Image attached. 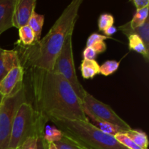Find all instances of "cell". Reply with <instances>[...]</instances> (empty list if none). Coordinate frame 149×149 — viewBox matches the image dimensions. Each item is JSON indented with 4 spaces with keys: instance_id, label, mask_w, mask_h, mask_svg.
<instances>
[{
    "instance_id": "1",
    "label": "cell",
    "mask_w": 149,
    "mask_h": 149,
    "mask_svg": "<svg viewBox=\"0 0 149 149\" xmlns=\"http://www.w3.org/2000/svg\"><path fill=\"white\" fill-rule=\"evenodd\" d=\"M28 69L33 108L40 117L47 122L49 116L88 120L82 102L63 77L46 70Z\"/></svg>"
},
{
    "instance_id": "2",
    "label": "cell",
    "mask_w": 149,
    "mask_h": 149,
    "mask_svg": "<svg viewBox=\"0 0 149 149\" xmlns=\"http://www.w3.org/2000/svg\"><path fill=\"white\" fill-rule=\"evenodd\" d=\"M82 0H73L64 9L43 39L31 46L20 45L17 51L23 68H36L52 71L67 36L74 33Z\"/></svg>"
},
{
    "instance_id": "3",
    "label": "cell",
    "mask_w": 149,
    "mask_h": 149,
    "mask_svg": "<svg viewBox=\"0 0 149 149\" xmlns=\"http://www.w3.org/2000/svg\"><path fill=\"white\" fill-rule=\"evenodd\" d=\"M48 120L64 135L78 141L88 149H127L113 136L99 130L89 120L69 119L57 116H49Z\"/></svg>"
},
{
    "instance_id": "4",
    "label": "cell",
    "mask_w": 149,
    "mask_h": 149,
    "mask_svg": "<svg viewBox=\"0 0 149 149\" xmlns=\"http://www.w3.org/2000/svg\"><path fill=\"white\" fill-rule=\"evenodd\" d=\"M47 122L46 119L37 114L31 103L29 101L22 103L13 121L8 148L21 146L28 138L38 135L39 131L45 128Z\"/></svg>"
},
{
    "instance_id": "5",
    "label": "cell",
    "mask_w": 149,
    "mask_h": 149,
    "mask_svg": "<svg viewBox=\"0 0 149 149\" xmlns=\"http://www.w3.org/2000/svg\"><path fill=\"white\" fill-rule=\"evenodd\" d=\"M72 37L73 33H71L65 39L63 47L54 63L52 72L63 77L71 84L73 90L82 102L87 91L79 82L76 73Z\"/></svg>"
},
{
    "instance_id": "6",
    "label": "cell",
    "mask_w": 149,
    "mask_h": 149,
    "mask_svg": "<svg viewBox=\"0 0 149 149\" xmlns=\"http://www.w3.org/2000/svg\"><path fill=\"white\" fill-rule=\"evenodd\" d=\"M27 101L24 86L15 95L4 97L0 105V149H8L16 112L22 103Z\"/></svg>"
},
{
    "instance_id": "7",
    "label": "cell",
    "mask_w": 149,
    "mask_h": 149,
    "mask_svg": "<svg viewBox=\"0 0 149 149\" xmlns=\"http://www.w3.org/2000/svg\"><path fill=\"white\" fill-rule=\"evenodd\" d=\"M82 107L87 116L111 124L120 128L123 132L132 129L125 121L116 114L110 106L98 100L87 92L82 100Z\"/></svg>"
},
{
    "instance_id": "8",
    "label": "cell",
    "mask_w": 149,
    "mask_h": 149,
    "mask_svg": "<svg viewBox=\"0 0 149 149\" xmlns=\"http://www.w3.org/2000/svg\"><path fill=\"white\" fill-rule=\"evenodd\" d=\"M24 71L22 65L14 67L0 81V93L4 97L15 95L24 87Z\"/></svg>"
},
{
    "instance_id": "9",
    "label": "cell",
    "mask_w": 149,
    "mask_h": 149,
    "mask_svg": "<svg viewBox=\"0 0 149 149\" xmlns=\"http://www.w3.org/2000/svg\"><path fill=\"white\" fill-rule=\"evenodd\" d=\"M36 0H16L13 13V27L19 29L28 25L35 11Z\"/></svg>"
},
{
    "instance_id": "10",
    "label": "cell",
    "mask_w": 149,
    "mask_h": 149,
    "mask_svg": "<svg viewBox=\"0 0 149 149\" xmlns=\"http://www.w3.org/2000/svg\"><path fill=\"white\" fill-rule=\"evenodd\" d=\"M19 65H22L17 50H8L0 47V81L10 70Z\"/></svg>"
},
{
    "instance_id": "11",
    "label": "cell",
    "mask_w": 149,
    "mask_h": 149,
    "mask_svg": "<svg viewBox=\"0 0 149 149\" xmlns=\"http://www.w3.org/2000/svg\"><path fill=\"white\" fill-rule=\"evenodd\" d=\"M16 0H0V35L13 27V13Z\"/></svg>"
},
{
    "instance_id": "12",
    "label": "cell",
    "mask_w": 149,
    "mask_h": 149,
    "mask_svg": "<svg viewBox=\"0 0 149 149\" xmlns=\"http://www.w3.org/2000/svg\"><path fill=\"white\" fill-rule=\"evenodd\" d=\"M119 29L127 37L130 35H137L139 36L149 51V19L148 18L143 24L138 27L132 29L130 22L125 23L119 27Z\"/></svg>"
},
{
    "instance_id": "13",
    "label": "cell",
    "mask_w": 149,
    "mask_h": 149,
    "mask_svg": "<svg viewBox=\"0 0 149 149\" xmlns=\"http://www.w3.org/2000/svg\"><path fill=\"white\" fill-rule=\"evenodd\" d=\"M80 69L81 76L85 79H93L100 74V65L95 60H82Z\"/></svg>"
},
{
    "instance_id": "14",
    "label": "cell",
    "mask_w": 149,
    "mask_h": 149,
    "mask_svg": "<svg viewBox=\"0 0 149 149\" xmlns=\"http://www.w3.org/2000/svg\"><path fill=\"white\" fill-rule=\"evenodd\" d=\"M129 40L130 50H133L138 53L141 54L146 63L148 62L149 51L146 49L141 38L137 35H130L127 36Z\"/></svg>"
},
{
    "instance_id": "15",
    "label": "cell",
    "mask_w": 149,
    "mask_h": 149,
    "mask_svg": "<svg viewBox=\"0 0 149 149\" xmlns=\"http://www.w3.org/2000/svg\"><path fill=\"white\" fill-rule=\"evenodd\" d=\"M44 22H45V15L38 14L34 11L29 20V23H28L29 27L32 29L34 33L36 42H39L41 39Z\"/></svg>"
},
{
    "instance_id": "16",
    "label": "cell",
    "mask_w": 149,
    "mask_h": 149,
    "mask_svg": "<svg viewBox=\"0 0 149 149\" xmlns=\"http://www.w3.org/2000/svg\"><path fill=\"white\" fill-rule=\"evenodd\" d=\"M135 143L143 149H148V140L146 133L138 130L131 129L124 132Z\"/></svg>"
},
{
    "instance_id": "17",
    "label": "cell",
    "mask_w": 149,
    "mask_h": 149,
    "mask_svg": "<svg viewBox=\"0 0 149 149\" xmlns=\"http://www.w3.org/2000/svg\"><path fill=\"white\" fill-rule=\"evenodd\" d=\"M19 33V42L20 45L24 47L31 46L36 43L35 35L32 29L29 27V25L22 26L18 29Z\"/></svg>"
},
{
    "instance_id": "18",
    "label": "cell",
    "mask_w": 149,
    "mask_h": 149,
    "mask_svg": "<svg viewBox=\"0 0 149 149\" xmlns=\"http://www.w3.org/2000/svg\"><path fill=\"white\" fill-rule=\"evenodd\" d=\"M91 119V122H90L92 125L96 128L100 130L101 132H104V133L108 134V135H112L114 136L116 134L119 133V132H123L120 128L118 127L114 126V125H111L108 122H103V121L99 120V119H95V118H90Z\"/></svg>"
},
{
    "instance_id": "19",
    "label": "cell",
    "mask_w": 149,
    "mask_h": 149,
    "mask_svg": "<svg viewBox=\"0 0 149 149\" xmlns=\"http://www.w3.org/2000/svg\"><path fill=\"white\" fill-rule=\"evenodd\" d=\"M58 149H88L73 138L64 135L58 142L54 143Z\"/></svg>"
},
{
    "instance_id": "20",
    "label": "cell",
    "mask_w": 149,
    "mask_h": 149,
    "mask_svg": "<svg viewBox=\"0 0 149 149\" xmlns=\"http://www.w3.org/2000/svg\"><path fill=\"white\" fill-rule=\"evenodd\" d=\"M63 136V133L56 127L45 125L43 132V138L47 143H55L59 141Z\"/></svg>"
},
{
    "instance_id": "21",
    "label": "cell",
    "mask_w": 149,
    "mask_h": 149,
    "mask_svg": "<svg viewBox=\"0 0 149 149\" xmlns=\"http://www.w3.org/2000/svg\"><path fill=\"white\" fill-rule=\"evenodd\" d=\"M148 9L149 7L136 10L133 18L131 20V21H130L131 28L135 29L145 23L146 20L148 18Z\"/></svg>"
},
{
    "instance_id": "22",
    "label": "cell",
    "mask_w": 149,
    "mask_h": 149,
    "mask_svg": "<svg viewBox=\"0 0 149 149\" xmlns=\"http://www.w3.org/2000/svg\"><path fill=\"white\" fill-rule=\"evenodd\" d=\"M120 62L116 61H107L100 65V74L108 77L116 72L119 67Z\"/></svg>"
},
{
    "instance_id": "23",
    "label": "cell",
    "mask_w": 149,
    "mask_h": 149,
    "mask_svg": "<svg viewBox=\"0 0 149 149\" xmlns=\"http://www.w3.org/2000/svg\"><path fill=\"white\" fill-rule=\"evenodd\" d=\"M115 139L127 149H143L133 142L124 132H119L113 136Z\"/></svg>"
},
{
    "instance_id": "24",
    "label": "cell",
    "mask_w": 149,
    "mask_h": 149,
    "mask_svg": "<svg viewBox=\"0 0 149 149\" xmlns=\"http://www.w3.org/2000/svg\"><path fill=\"white\" fill-rule=\"evenodd\" d=\"M114 17L109 13H103L98 18V29L100 31H104L111 26H113Z\"/></svg>"
},
{
    "instance_id": "25",
    "label": "cell",
    "mask_w": 149,
    "mask_h": 149,
    "mask_svg": "<svg viewBox=\"0 0 149 149\" xmlns=\"http://www.w3.org/2000/svg\"><path fill=\"white\" fill-rule=\"evenodd\" d=\"M111 39V37H109V36H106L105 35H102L97 33H91L90 35V36L88 37V39H87V43H86V47H91L95 42H101V41L104 42L106 39Z\"/></svg>"
},
{
    "instance_id": "26",
    "label": "cell",
    "mask_w": 149,
    "mask_h": 149,
    "mask_svg": "<svg viewBox=\"0 0 149 149\" xmlns=\"http://www.w3.org/2000/svg\"><path fill=\"white\" fill-rule=\"evenodd\" d=\"M37 140L38 135L29 137L22 144L21 149H37Z\"/></svg>"
},
{
    "instance_id": "27",
    "label": "cell",
    "mask_w": 149,
    "mask_h": 149,
    "mask_svg": "<svg viewBox=\"0 0 149 149\" xmlns=\"http://www.w3.org/2000/svg\"><path fill=\"white\" fill-rule=\"evenodd\" d=\"M97 55L96 52L91 47H86L82 52L83 60H90V61L95 60Z\"/></svg>"
},
{
    "instance_id": "28",
    "label": "cell",
    "mask_w": 149,
    "mask_h": 149,
    "mask_svg": "<svg viewBox=\"0 0 149 149\" xmlns=\"http://www.w3.org/2000/svg\"><path fill=\"white\" fill-rule=\"evenodd\" d=\"M91 47L94 49V51L96 52L97 55L103 53V52H106V49H107V46H106V42H103V41L95 42V43H94L92 45Z\"/></svg>"
},
{
    "instance_id": "29",
    "label": "cell",
    "mask_w": 149,
    "mask_h": 149,
    "mask_svg": "<svg viewBox=\"0 0 149 149\" xmlns=\"http://www.w3.org/2000/svg\"><path fill=\"white\" fill-rule=\"evenodd\" d=\"M45 129V128H44ZM44 130H41L38 134L37 149H48V143L46 142L43 138Z\"/></svg>"
},
{
    "instance_id": "30",
    "label": "cell",
    "mask_w": 149,
    "mask_h": 149,
    "mask_svg": "<svg viewBox=\"0 0 149 149\" xmlns=\"http://www.w3.org/2000/svg\"><path fill=\"white\" fill-rule=\"evenodd\" d=\"M132 3L136 7V10H141L149 7L148 0H132Z\"/></svg>"
},
{
    "instance_id": "31",
    "label": "cell",
    "mask_w": 149,
    "mask_h": 149,
    "mask_svg": "<svg viewBox=\"0 0 149 149\" xmlns=\"http://www.w3.org/2000/svg\"><path fill=\"white\" fill-rule=\"evenodd\" d=\"M117 30V28L115 27L114 26H113L109 27V29H107L106 30H105L104 31H103V33H104L105 36H109V37H111L112 35L114 34L115 33H116Z\"/></svg>"
},
{
    "instance_id": "32",
    "label": "cell",
    "mask_w": 149,
    "mask_h": 149,
    "mask_svg": "<svg viewBox=\"0 0 149 149\" xmlns=\"http://www.w3.org/2000/svg\"><path fill=\"white\" fill-rule=\"evenodd\" d=\"M48 149H58V148H57V147L55 146L54 143H48Z\"/></svg>"
},
{
    "instance_id": "33",
    "label": "cell",
    "mask_w": 149,
    "mask_h": 149,
    "mask_svg": "<svg viewBox=\"0 0 149 149\" xmlns=\"http://www.w3.org/2000/svg\"><path fill=\"white\" fill-rule=\"evenodd\" d=\"M4 96H3L2 95H1V93H0V105H1V103H2V101H3V100H4Z\"/></svg>"
},
{
    "instance_id": "34",
    "label": "cell",
    "mask_w": 149,
    "mask_h": 149,
    "mask_svg": "<svg viewBox=\"0 0 149 149\" xmlns=\"http://www.w3.org/2000/svg\"><path fill=\"white\" fill-rule=\"evenodd\" d=\"M8 149H12V148H8ZM14 149H21V146L18 147V148H14Z\"/></svg>"
}]
</instances>
